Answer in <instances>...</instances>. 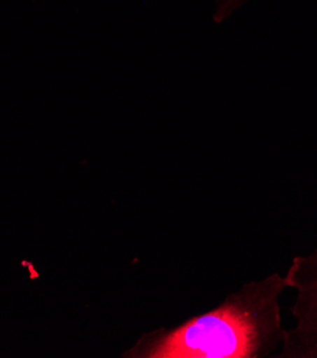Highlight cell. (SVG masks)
<instances>
[{
  "label": "cell",
  "instance_id": "obj_2",
  "mask_svg": "<svg viewBox=\"0 0 317 358\" xmlns=\"http://www.w3.org/2000/svg\"><path fill=\"white\" fill-rule=\"evenodd\" d=\"M285 277L288 289L296 292L289 308L296 320L295 329L317 333V248L304 256H296Z\"/></svg>",
  "mask_w": 317,
  "mask_h": 358
},
{
  "label": "cell",
  "instance_id": "obj_1",
  "mask_svg": "<svg viewBox=\"0 0 317 358\" xmlns=\"http://www.w3.org/2000/svg\"><path fill=\"white\" fill-rule=\"evenodd\" d=\"M279 273L243 284L222 304L181 327L156 334L130 357L146 358H266L283 344L279 299L285 292Z\"/></svg>",
  "mask_w": 317,
  "mask_h": 358
},
{
  "label": "cell",
  "instance_id": "obj_4",
  "mask_svg": "<svg viewBox=\"0 0 317 358\" xmlns=\"http://www.w3.org/2000/svg\"><path fill=\"white\" fill-rule=\"evenodd\" d=\"M251 0H218V6L215 10V20L222 23L223 20L229 19L236 10L243 8Z\"/></svg>",
  "mask_w": 317,
  "mask_h": 358
},
{
  "label": "cell",
  "instance_id": "obj_3",
  "mask_svg": "<svg viewBox=\"0 0 317 358\" xmlns=\"http://www.w3.org/2000/svg\"><path fill=\"white\" fill-rule=\"evenodd\" d=\"M279 358H317V333L302 331L297 329L285 330Z\"/></svg>",
  "mask_w": 317,
  "mask_h": 358
}]
</instances>
